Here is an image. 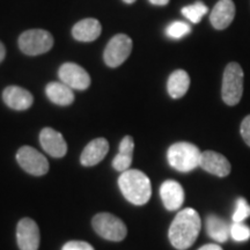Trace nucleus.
<instances>
[{"label":"nucleus","instance_id":"7c9ffc66","mask_svg":"<svg viewBox=\"0 0 250 250\" xmlns=\"http://www.w3.org/2000/svg\"><path fill=\"white\" fill-rule=\"evenodd\" d=\"M124 1L126 2V4H132V2L136 1V0H124Z\"/></svg>","mask_w":250,"mask_h":250},{"label":"nucleus","instance_id":"412c9836","mask_svg":"<svg viewBox=\"0 0 250 250\" xmlns=\"http://www.w3.org/2000/svg\"><path fill=\"white\" fill-rule=\"evenodd\" d=\"M190 78L189 74L183 70H176L170 74L167 83V89L173 99H181L189 89Z\"/></svg>","mask_w":250,"mask_h":250},{"label":"nucleus","instance_id":"f257e3e1","mask_svg":"<svg viewBox=\"0 0 250 250\" xmlns=\"http://www.w3.org/2000/svg\"><path fill=\"white\" fill-rule=\"evenodd\" d=\"M201 218L193 208H184L173 220L169 228L170 243L179 250L190 248L201 232Z\"/></svg>","mask_w":250,"mask_h":250},{"label":"nucleus","instance_id":"0eeeda50","mask_svg":"<svg viewBox=\"0 0 250 250\" xmlns=\"http://www.w3.org/2000/svg\"><path fill=\"white\" fill-rule=\"evenodd\" d=\"M132 51V41L127 35L118 34L109 41L104 50V62L108 66L117 67L129 58Z\"/></svg>","mask_w":250,"mask_h":250},{"label":"nucleus","instance_id":"a878e982","mask_svg":"<svg viewBox=\"0 0 250 250\" xmlns=\"http://www.w3.org/2000/svg\"><path fill=\"white\" fill-rule=\"evenodd\" d=\"M62 250H94L89 243L83 241H70L62 247Z\"/></svg>","mask_w":250,"mask_h":250},{"label":"nucleus","instance_id":"423d86ee","mask_svg":"<svg viewBox=\"0 0 250 250\" xmlns=\"http://www.w3.org/2000/svg\"><path fill=\"white\" fill-rule=\"evenodd\" d=\"M94 230L109 241H122L127 234V228L120 218L111 213H99L93 218Z\"/></svg>","mask_w":250,"mask_h":250},{"label":"nucleus","instance_id":"6ab92c4d","mask_svg":"<svg viewBox=\"0 0 250 250\" xmlns=\"http://www.w3.org/2000/svg\"><path fill=\"white\" fill-rule=\"evenodd\" d=\"M133 149L134 143L132 137H124L120 144V152L112 160V167L117 171H122V173L129 169L131 164H132Z\"/></svg>","mask_w":250,"mask_h":250},{"label":"nucleus","instance_id":"c85d7f7f","mask_svg":"<svg viewBox=\"0 0 250 250\" xmlns=\"http://www.w3.org/2000/svg\"><path fill=\"white\" fill-rule=\"evenodd\" d=\"M149 2L156 6H165L169 2V0H149Z\"/></svg>","mask_w":250,"mask_h":250},{"label":"nucleus","instance_id":"20e7f679","mask_svg":"<svg viewBox=\"0 0 250 250\" xmlns=\"http://www.w3.org/2000/svg\"><path fill=\"white\" fill-rule=\"evenodd\" d=\"M243 94V70L237 62H229L225 68L221 96L228 105H236Z\"/></svg>","mask_w":250,"mask_h":250},{"label":"nucleus","instance_id":"9d476101","mask_svg":"<svg viewBox=\"0 0 250 250\" xmlns=\"http://www.w3.org/2000/svg\"><path fill=\"white\" fill-rule=\"evenodd\" d=\"M17 239L20 250L39 249L40 229L35 221L29 218L21 219L17 227Z\"/></svg>","mask_w":250,"mask_h":250},{"label":"nucleus","instance_id":"aec40b11","mask_svg":"<svg viewBox=\"0 0 250 250\" xmlns=\"http://www.w3.org/2000/svg\"><path fill=\"white\" fill-rule=\"evenodd\" d=\"M206 230L208 236L217 242H226L230 236V226L227 221L214 214L206 219Z\"/></svg>","mask_w":250,"mask_h":250},{"label":"nucleus","instance_id":"dca6fc26","mask_svg":"<svg viewBox=\"0 0 250 250\" xmlns=\"http://www.w3.org/2000/svg\"><path fill=\"white\" fill-rule=\"evenodd\" d=\"M109 151V144L104 138H96L90 142L81 153L80 161L86 167L98 165L105 158Z\"/></svg>","mask_w":250,"mask_h":250},{"label":"nucleus","instance_id":"cd10ccee","mask_svg":"<svg viewBox=\"0 0 250 250\" xmlns=\"http://www.w3.org/2000/svg\"><path fill=\"white\" fill-rule=\"evenodd\" d=\"M198 250H223L221 247H219L218 245H206L202 248H199Z\"/></svg>","mask_w":250,"mask_h":250},{"label":"nucleus","instance_id":"f3484780","mask_svg":"<svg viewBox=\"0 0 250 250\" xmlns=\"http://www.w3.org/2000/svg\"><path fill=\"white\" fill-rule=\"evenodd\" d=\"M101 23L96 19H83L74 24L72 35L80 42H92L101 35Z\"/></svg>","mask_w":250,"mask_h":250},{"label":"nucleus","instance_id":"6e6552de","mask_svg":"<svg viewBox=\"0 0 250 250\" xmlns=\"http://www.w3.org/2000/svg\"><path fill=\"white\" fill-rule=\"evenodd\" d=\"M17 160L23 170L35 176H42L49 170V162L45 156L30 146H23L19 149Z\"/></svg>","mask_w":250,"mask_h":250},{"label":"nucleus","instance_id":"f8f14e48","mask_svg":"<svg viewBox=\"0 0 250 250\" xmlns=\"http://www.w3.org/2000/svg\"><path fill=\"white\" fill-rule=\"evenodd\" d=\"M199 167H202L208 173L219 177L227 176L232 170L229 161L223 154L213 151H205L202 153Z\"/></svg>","mask_w":250,"mask_h":250},{"label":"nucleus","instance_id":"393cba45","mask_svg":"<svg viewBox=\"0 0 250 250\" xmlns=\"http://www.w3.org/2000/svg\"><path fill=\"white\" fill-rule=\"evenodd\" d=\"M230 236L234 241H247L250 239V228L243 223H234L230 226Z\"/></svg>","mask_w":250,"mask_h":250},{"label":"nucleus","instance_id":"4468645a","mask_svg":"<svg viewBox=\"0 0 250 250\" xmlns=\"http://www.w3.org/2000/svg\"><path fill=\"white\" fill-rule=\"evenodd\" d=\"M161 199L168 211H175L182 206L184 202V190L176 181H166L160 188Z\"/></svg>","mask_w":250,"mask_h":250},{"label":"nucleus","instance_id":"4be33fe9","mask_svg":"<svg viewBox=\"0 0 250 250\" xmlns=\"http://www.w3.org/2000/svg\"><path fill=\"white\" fill-rule=\"evenodd\" d=\"M208 6L203 4L202 1H197L195 4L183 7L182 14L188 19V20L191 21L192 23H198L201 22L202 18L208 13Z\"/></svg>","mask_w":250,"mask_h":250},{"label":"nucleus","instance_id":"a211bd4d","mask_svg":"<svg viewBox=\"0 0 250 250\" xmlns=\"http://www.w3.org/2000/svg\"><path fill=\"white\" fill-rule=\"evenodd\" d=\"M45 93L51 102L58 105H70L74 101L71 87L64 83H50L45 87Z\"/></svg>","mask_w":250,"mask_h":250},{"label":"nucleus","instance_id":"c756f323","mask_svg":"<svg viewBox=\"0 0 250 250\" xmlns=\"http://www.w3.org/2000/svg\"><path fill=\"white\" fill-rule=\"evenodd\" d=\"M5 56H6V49H5L4 44H2V43L0 42V62L4 61Z\"/></svg>","mask_w":250,"mask_h":250},{"label":"nucleus","instance_id":"f03ea898","mask_svg":"<svg viewBox=\"0 0 250 250\" xmlns=\"http://www.w3.org/2000/svg\"><path fill=\"white\" fill-rule=\"evenodd\" d=\"M118 186L125 198L134 205H144L152 195L151 181L143 171L127 169L118 179Z\"/></svg>","mask_w":250,"mask_h":250},{"label":"nucleus","instance_id":"b1692460","mask_svg":"<svg viewBox=\"0 0 250 250\" xmlns=\"http://www.w3.org/2000/svg\"><path fill=\"white\" fill-rule=\"evenodd\" d=\"M250 217V205L245 198H239L236 201V208L233 213V223H243Z\"/></svg>","mask_w":250,"mask_h":250},{"label":"nucleus","instance_id":"7ed1b4c3","mask_svg":"<svg viewBox=\"0 0 250 250\" xmlns=\"http://www.w3.org/2000/svg\"><path fill=\"white\" fill-rule=\"evenodd\" d=\"M167 158L171 167L182 173H188L199 167L202 152L193 144L176 143L168 149Z\"/></svg>","mask_w":250,"mask_h":250},{"label":"nucleus","instance_id":"39448f33","mask_svg":"<svg viewBox=\"0 0 250 250\" xmlns=\"http://www.w3.org/2000/svg\"><path fill=\"white\" fill-rule=\"evenodd\" d=\"M54 45V37L43 29H30L19 37L21 51L28 56H39L48 52Z\"/></svg>","mask_w":250,"mask_h":250},{"label":"nucleus","instance_id":"9b49d317","mask_svg":"<svg viewBox=\"0 0 250 250\" xmlns=\"http://www.w3.org/2000/svg\"><path fill=\"white\" fill-rule=\"evenodd\" d=\"M40 142L44 151L54 158H62L67 152V145L64 137L51 127L41 131Z\"/></svg>","mask_w":250,"mask_h":250},{"label":"nucleus","instance_id":"bb28decb","mask_svg":"<svg viewBox=\"0 0 250 250\" xmlns=\"http://www.w3.org/2000/svg\"><path fill=\"white\" fill-rule=\"evenodd\" d=\"M240 132H241L242 138L246 142L247 145L250 146V115L242 121L241 127H240Z\"/></svg>","mask_w":250,"mask_h":250},{"label":"nucleus","instance_id":"5701e85b","mask_svg":"<svg viewBox=\"0 0 250 250\" xmlns=\"http://www.w3.org/2000/svg\"><path fill=\"white\" fill-rule=\"evenodd\" d=\"M191 31V28L186 22L182 21H175V22L170 23L169 26L166 29V34L170 39H182L186 35Z\"/></svg>","mask_w":250,"mask_h":250},{"label":"nucleus","instance_id":"2eb2a0df","mask_svg":"<svg viewBox=\"0 0 250 250\" xmlns=\"http://www.w3.org/2000/svg\"><path fill=\"white\" fill-rule=\"evenodd\" d=\"M2 99L9 108L14 110H26L34 102L33 95L27 89L19 86H9L2 93Z\"/></svg>","mask_w":250,"mask_h":250},{"label":"nucleus","instance_id":"1a4fd4ad","mask_svg":"<svg viewBox=\"0 0 250 250\" xmlns=\"http://www.w3.org/2000/svg\"><path fill=\"white\" fill-rule=\"evenodd\" d=\"M59 78L62 83L72 89L85 90L90 86V77L85 68L76 62H65L59 68Z\"/></svg>","mask_w":250,"mask_h":250},{"label":"nucleus","instance_id":"ddd939ff","mask_svg":"<svg viewBox=\"0 0 250 250\" xmlns=\"http://www.w3.org/2000/svg\"><path fill=\"white\" fill-rule=\"evenodd\" d=\"M235 17V5L232 0H219L212 9L210 21L215 29L223 30L233 22Z\"/></svg>","mask_w":250,"mask_h":250}]
</instances>
